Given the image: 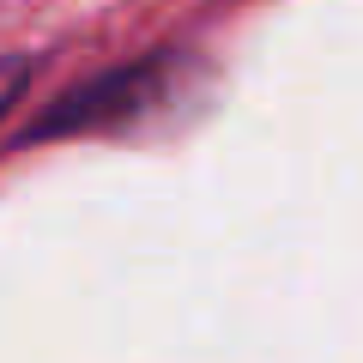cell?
<instances>
[{"instance_id":"6da1fadb","label":"cell","mask_w":363,"mask_h":363,"mask_svg":"<svg viewBox=\"0 0 363 363\" xmlns=\"http://www.w3.org/2000/svg\"><path fill=\"white\" fill-rule=\"evenodd\" d=\"M25 73H30V67L18 61V55H13V61H0V109H6V104L18 97V85H25Z\"/></svg>"}]
</instances>
